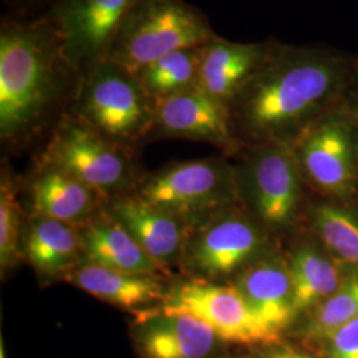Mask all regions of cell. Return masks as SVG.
I'll return each instance as SVG.
<instances>
[{"label": "cell", "instance_id": "cell-1", "mask_svg": "<svg viewBox=\"0 0 358 358\" xmlns=\"http://www.w3.org/2000/svg\"><path fill=\"white\" fill-rule=\"evenodd\" d=\"M357 66V55L329 45L279 41L268 62L231 101L236 141L292 145L345 101Z\"/></svg>", "mask_w": 358, "mask_h": 358}, {"label": "cell", "instance_id": "cell-2", "mask_svg": "<svg viewBox=\"0 0 358 358\" xmlns=\"http://www.w3.org/2000/svg\"><path fill=\"white\" fill-rule=\"evenodd\" d=\"M83 78L50 13H4L0 19L3 146L19 150L44 136L50 138L72 112Z\"/></svg>", "mask_w": 358, "mask_h": 358}, {"label": "cell", "instance_id": "cell-3", "mask_svg": "<svg viewBox=\"0 0 358 358\" xmlns=\"http://www.w3.org/2000/svg\"><path fill=\"white\" fill-rule=\"evenodd\" d=\"M217 35L208 16L186 0H137L122 20L106 59L133 73L185 48H198Z\"/></svg>", "mask_w": 358, "mask_h": 358}, {"label": "cell", "instance_id": "cell-4", "mask_svg": "<svg viewBox=\"0 0 358 358\" xmlns=\"http://www.w3.org/2000/svg\"><path fill=\"white\" fill-rule=\"evenodd\" d=\"M154 112L138 75L106 57L84 75L72 106L90 128L130 150L150 137Z\"/></svg>", "mask_w": 358, "mask_h": 358}, {"label": "cell", "instance_id": "cell-5", "mask_svg": "<svg viewBox=\"0 0 358 358\" xmlns=\"http://www.w3.org/2000/svg\"><path fill=\"white\" fill-rule=\"evenodd\" d=\"M38 158L105 195L125 190L136 176L133 150L106 138L72 112L53 129Z\"/></svg>", "mask_w": 358, "mask_h": 358}, {"label": "cell", "instance_id": "cell-6", "mask_svg": "<svg viewBox=\"0 0 358 358\" xmlns=\"http://www.w3.org/2000/svg\"><path fill=\"white\" fill-rule=\"evenodd\" d=\"M157 309L194 316L206 322L219 340L234 344H272L280 336L256 315L234 284L199 279L180 282L166 291Z\"/></svg>", "mask_w": 358, "mask_h": 358}, {"label": "cell", "instance_id": "cell-7", "mask_svg": "<svg viewBox=\"0 0 358 358\" xmlns=\"http://www.w3.org/2000/svg\"><path fill=\"white\" fill-rule=\"evenodd\" d=\"M231 185L230 167L217 157L174 162L142 182L146 202L195 224L215 214Z\"/></svg>", "mask_w": 358, "mask_h": 358}, {"label": "cell", "instance_id": "cell-8", "mask_svg": "<svg viewBox=\"0 0 358 358\" xmlns=\"http://www.w3.org/2000/svg\"><path fill=\"white\" fill-rule=\"evenodd\" d=\"M299 167L325 190H341L358 161V115L344 101L291 145Z\"/></svg>", "mask_w": 358, "mask_h": 358}, {"label": "cell", "instance_id": "cell-9", "mask_svg": "<svg viewBox=\"0 0 358 358\" xmlns=\"http://www.w3.org/2000/svg\"><path fill=\"white\" fill-rule=\"evenodd\" d=\"M195 224L180 260L192 279L215 282L229 276L260 247L259 234L242 217L213 214Z\"/></svg>", "mask_w": 358, "mask_h": 358}, {"label": "cell", "instance_id": "cell-10", "mask_svg": "<svg viewBox=\"0 0 358 358\" xmlns=\"http://www.w3.org/2000/svg\"><path fill=\"white\" fill-rule=\"evenodd\" d=\"M137 0H59L50 15L69 56L85 75L106 57L122 20Z\"/></svg>", "mask_w": 358, "mask_h": 358}, {"label": "cell", "instance_id": "cell-11", "mask_svg": "<svg viewBox=\"0 0 358 358\" xmlns=\"http://www.w3.org/2000/svg\"><path fill=\"white\" fill-rule=\"evenodd\" d=\"M178 138L211 143L224 152H234L236 141L230 106L198 87L155 103L149 138Z\"/></svg>", "mask_w": 358, "mask_h": 358}, {"label": "cell", "instance_id": "cell-12", "mask_svg": "<svg viewBox=\"0 0 358 358\" xmlns=\"http://www.w3.org/2000/svg\"><path fill=\"white\" fill-rule=\"evenodd\" d=\"M280 40L236 43L215 35L198 48V88L230 106L268 62Z\"/></svg>", "mask_w": 358, "mask_h": 358}, {"label": "cell", "instance_id": "cell-13", "mask_svg": "<svg viewBox=\"0 0 358 358\" xmlns=\"http://www.w3.org/2000/svg\"><path fill=\"white\" fill-rule=\"evenodd\" d=\"M252 148L245 173L255 190L259 215L269 224L282 226L292 217L297 201V159L287 143L268 142Z\"/></svg>", "mask_w": 358, "mask_h": 358}, {"label": "cell", "instance_id": "cell-14", "mask_svg": "<svg viewBox=\"0 0 358 358\" xmlns=\"http://www.w3.org/2000/svg\"><path fill=\"white\" fill-rule=\"evenodd\" d=\"M108 213L122 224L159 267L180 262L192 224L138 195H117Z\"/></svg>", "mask_w": 358, "mask_h": 358}, {"label": "cell", "instance_id": "cell-15", "mask_svg": "<svg viewBox=\"0 0 358 358\" xmlns=\"http://www.w3.org/2000/svg\"><path fill=\"white\" fill-rule=\"evenodd\" d=\"M134 340L143 358H208L219 337L194 316L155 308L138 316Z\"/></svg>", "mask_w": 358, "mask_h": 358}, {"label": "cell", "instance_id": "cell-16", "mask_svg": "<svg viewBox=\"0 0 358 358\" xmlns=\"http://www.w3.org/2000/svg\"><path fill=\"white\" fill-rule=\"evenodd\" d=\"M31 203L38 217L68 224L87 222L94 210L97 192L60 167L38 159L29 182Z\"/></svg>", "mask_w": 358, "mask_h": 358}, {"label": "cell", "instance_id": "cell-17", "mask_svg": "<svg viewBox=\"0 0 358 358\" xmlns=\"http://www.w3.org/2000/svg\"><path fill=\"white\" fill-rule=\"evenodd\" d=\"M78 231L83 254L90 263L145 275H155L161 268L108 211L90 217Z\"/></svg>", "mask_w": 358, "mask_h": 358}, {"label": "cell", "instance_id": "cell-18", "mask_svg": "<svg viewBox=\"0 0 358 358\" xmlns=\"http://www.w3.org/2000/svg\"><path fill=\"white\" fill-rule=\"evenodd\" d=\"M68 278L81 291L125 309L149 306L155 301L162 303L166 294L164 284L155 275L108 268L90 262L78 266Z\"/></svg>", "mask_w": 358, "mask_h": 358}, {"label": "cell", "instance_id": "cell-19", "mask_svg": "<svg viewBox=\"0 0 358 358\" xmlns=\"http://www.w3.org/2000/svg\"><path fill=\"white\" fill-rule=\"evenodd\" d=\"M22 250L40 276L68 278L83 254L80 231L73 224L35 215L23 236Z\"/></svg>", "mask_w": 358, "mask_h": 358}, {"label": "cell", "instance_id": "cell-20", "mask_svg": "<svg viewBox=\"0 0 358 358\" xmlns=\"http://www.w3.org/2000/svg\"><path fill=\"white\" fill-rule=\"evenodd\" d=\"M256 315L282 332L294 319L289 269L279 263H260L245 269L234 284Z\"/></svg>", "mask_w": 358, "mask_h": 358}, {"label": "cell", "instance_id": "cell-21", "mask_svg": "<svg viewBox=\"0 0 358 358\" xmlns=\"http://www.w3.org/2000/svg\"><path fill=\"white\" fill-rule=\"evenodd\" d=\"M198 48L170 52L137 73L155 103L198 87Z\"/></svg>", "mask_w": 358, "mask_h": 358}, {"label": "cell", "instance_id": "cell-22", "mask_svg": "<svg viewBox=\"0 0 358 358\" xmlns=\"http://www.w3.org/2000/svg\"><path fill=\"white\" fill-rule=\"evenodd\" d=\"M289 273L294 315L312 307L338 288L337 268L310 250H301L294 255Z\"/></svg>", "mask_w": 358, "mask_h": 358}, {"label": "cell", "instance_id": "cell-23", "mask_svg": "<svg viewBox=\"0 0 358 358\" xmlns=\"http://www.w3.org/2000/svg\"><path fill=\"white\" fill-rule=\"evenodd\" d=\"M22 239L20 210L13 176L10 170H3L0 183V267L3 276L23 256Z\"/></svg>", "mask_w": 358, "mask_h": 358}, {"label": "cell", "instance_id": "cell-24", "mask_svg": "<svg viewBox=\"0 0 358 358\" xmlns=\"http://www.w3.org/2000/svg\"><path fill=\"white\" fill-rule=\"evenodd\" d=\"M357 317L358 280L346 284L322 303L309 321L306 333L313 338H329L337 329Z\"/></svg>", "mask_w": 358, "mask_h": 358}, {"label": "cell", "instance_id": "cell-25", "mask_svg": "<svg viewBox=\"0 0 358 358\" xmlns=\"http://www.w3.org/2000/svg\"><path fill=\"white\" fill-rule=\"evenodd\" d=\"M321 238L341 259L358 267V223L345 213L324 207L317 213Z\"/></svg>", "mask_w": 358, "mask_h": 358}, {"label": "cell", "instance_id": "cell-26", "mask_svg": "<svg viewBox=\"0 0 358 358\" xmlns=\"http://www.w3.org/2000/svg\"><path fill=\"white\" fill-rule=\"evenodd\" d=\"M329 358H358V317L329 337Z\"/></svg>", "mask_w": 358, "mask_h": 358}, {"label": "cell", "instance_id": "cell-27", "mask_svg": "<svg viewBox=\"0 0 358 358\" xmlns=\"http://www.w3.org/2000/svg\"><path fill=\"white\" fill-rule=\"evenodd\" d=\"M59 0H1L8 7V13L40 15L50 13Z\"/></svg>", "mask_w": 358, "mask_h": 358}, {"label": "cell", "instance_id": "cell-28", "mask_svg": "<svg viewBox=\"0 0 358 358\" xmlns=\"http://www.w3.org/2000/svg\"><path fill=\"white\" fill-rule=\"evenodd\" d=\"M264 358H309L306 355L291 348H275L268 352Z\"/></svg>", "mask_w": 358, "mask_h": 358}, {"label": "cell", "instance_id": "cell-29", "mask_svg": "<svg viewBox=\"0 0 358 358\" xmlns=\"http://www.w3.org/2000/svg\"><path fill=\"white\" fill-rule=\"evenodd\" d=\"M346 101L353 108V110H355L358 115V66L356 76H355V80H353V83H352V87H350L349 92H348Z\"/></svg>", "mask_w": 358, "mask_h": 358}, {"label": "cell", "instance_id": "cell-30", "mask_svg": "<svg viewBox=\"0 0 358 358\" xmlns=\"http://www.w3.org/2000/svg\"><path fill=\"white\" fill-rule=\"evenodd\" d=\"M0 358H7L6 357V349H4V341H3V338L0 340Z\"/></svg>", "mask_w": 358, "mask_h": 358}, {"label": "cell", "instance_id": "cell-31", "mask_svg": "<svg viewBox=\"0 0 358 358\" xmlns=\"http://www.w3.org/2000/svg\"><path fill=\"white\" fill-rule=\"evenodd\" d=\"M357 57H358V53H357Z\"/></svg>", "mask_w": 358, "mask_h": 358}]
</instances>
